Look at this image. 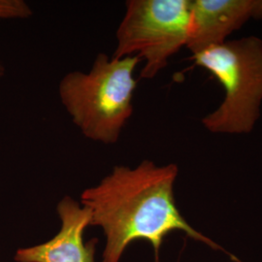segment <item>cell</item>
<instances>
[{
	"label": "cell",
	"instance_id": "cell-1",
	"mask_svg": "<svg viewBox=\"0 0 262 262\" xmlns=\"http://www.w3.org/2000/svg\"><path fill=\"white\" fill-rule=\"evenodd\" d=\"M176 164L163 166L145 159L136 167L118 165L99 184L84 189L80 203L91 213V225L102 228V262H120L133 241L147 240L156 262L164 238L181 231L214 250L217 244L197 231L179 211L174 197Z\"/></svg>",
	"mask_w": 262,
	"mask_h": 262
},
{
	"label": "cell",
	"instance_id": "cell-2",
	"mask_svg": "<svg viewBox=\"0 0 262 262\" xmlns=\"http://www.w3.org/2000/svg\"><path fill=\"white\" fill-rule=\"evenodd\" d=\"M137 56L99 54L88 72L72 71L60 80L58 95L71 121L85 138L116 144L133 113Z\"/></svg>",
	"mask_w": 262,
	"mask_h": 262
},
{
	"label": "cell",
	"instance_id": "cell-3",
	"mask_svg": "<svg viewBox=\"0 0 262 262\" xmlns=\"http://www.w3.org/2000/svg\"><path fill=\"white\" fill-rule=\"evenodd\" d=\"M225 90L221 106L202 123L215 133H248L259 117L262 101V41L250 36L224 42L192 55Z\"/></svg>",
	"mask_w": 262,
	"mask_h": 262
},
{
	"label": "cell",
	"instance_id": "cell-4",
	"mask_svg": "<svg viewBox=\"0 0 262 262\" xmlns=\"http://www.w3.org/2000/svg\"><path fill=\"white\" fill-rule=\"evenodd\" d=\"M189 27L190 0L126 1L112 56H137L145 62L141 78L152 79L187 46Z\"/></svg>",
	"mask_w": 262,
	"mask_h": 262
},
{
	"label": "cell",
	"instance_id": "cell-5",
	"mask_svg": "<svg viewBox=\"0 0 262 262\" xmlns=\"http://www.w3.org/2000/svg\"><path fill=\"white\" fill-rule=\"evenodd\" d=\"M61 227L46 243L19 249L14 256L17 262H95L97 239L84 243L85 228L91 225V213L80 202L63 197L56 207Z\"/></svg>",
	"mask_w": 262,
	"mask_h": 262
},
{
	"label": "cell",
	"instance_id": "cell-6",
	"mask_svg": "<svg viewBox=\"0 0 262 262\" xmlns=\"http://www.w3.org/2000/svg\"><path fill=\"white\" fill-rule=\"evenodd\" d=\"M251 19H262V0H190L187 47L195 55L222 44Z\"/></svg>",
	"mask_w": 262,
	"mask_h": 262
},
{
	"label": "cell",
	"instance_id": "cell-7",
	"mask_svg": "<svg viewBox=\"0 0 262 262\" xmlns=\"http://www.w3.org/2000/svg\"><path fill=\"white\" fill-rule=\"evenodd\" d=\"M32 10L23 0H0V20L28 19ZM5 75V68L0 63V79Z\"/></svg>",
	"mask_w": 262,
	"mask_h": 262
}]
</instances>
